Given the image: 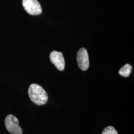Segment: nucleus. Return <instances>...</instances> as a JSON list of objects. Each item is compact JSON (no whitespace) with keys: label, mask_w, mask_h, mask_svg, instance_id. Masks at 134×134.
<instances>
[{"label":"nucleus","mask_w":134,"mask_h":134,"mask_svg":"<svg viewBox=\"0 0 134 134\" xmlns=\"http://www.w3.org/2000/svg\"><path fill=\"white\" fill-rule=\"evenodd\" d=\"M5 123L7 129L10 133L23 134V130L19 125V120L14 115H8L5 118Z\"/></svg>","instance_id":"f03ea898"},{"label":"nucleus","mask_w":134,"mask_h":134,"mask_svg":"<svg viewBox=\"0 0 134 134\" xmlns=\"http://www.w3.org/2000/svg\"><path fill=\"white\" fill-rule=\"evenodd\" d=\"M132 71V67L129 64L125 65L122 67L119 71V74L121 76L124 77H128L129 76Z\"/></svg>","instance_id":"423d86ee"},{"label":"nucleus","mask_w":134,"mask_h":134,"mask_svg":"<svg viewBox=\"0 0 134 134\" xmlns=\"http://www.w3.org/2000/svg\"><path fill=\"white\" fill-rule=\"evenodd\" d=\"M77 62L79 68L82 71H86L90 66L88 54L86 49L81 48L77 53Z\"/></svg>","instance_id":"20e7f679"},{"label":"nucleus","mask_w":134,"mask_h":134,"mask_svg":"<svg viewBox=\"0 0 134 134\" xmlns=\"http://www.w3.org/2000/svg\"><path fill=\"white\" fill-rule=\"evenodd\" d=\"M50 60L59 71H62L65 67V62L62 53L53 51L50 55Z\"/></svg>","instance_id":"39448f33"},{"label":"nucleus","mask_w":134,"mask_h":134,"mask_svg":"<svg viewBox=\"0 0 134 134\" xmlns=\"http://www.w3.org/2000/svg\"><path fill=\"white\" fill-rule=\"evenodd\" d=\"M23 5L25 11L30 15H39L42 12L41 6L37 0H23Z\"/></svg>","instance_id":"7ed1b4c3"},{"label":"nucleus","mask_w":134,"mask_h":134,"mask_svg":"<svg viewBox=\"0 0 134 134\" xmlns=\"http://www.w3.org/2000/svg\"><path fill=\"white\" fill-rule=\"evenodd\" d=\"M102 134H118V133L114 127L109 126L106 127L103 129Z\"/></svg>","instance_id":"0eeeda50"},{"label":"nucleus","mask_w":134,"mask_h":134,"mask_svg":"<svg viewBox=\"0 0 134 134\" xmlns=\"http://www.w3.org/2000/svg\"><path fill=\"white\" fill-rule=\"evenodd\" d=\"M28 93L30 100L36 105H44L48 101L47 92L42 86L37 84H31L29 87Z\"/></svg>","instance_id":"f257e3e1"}]
</instances>
